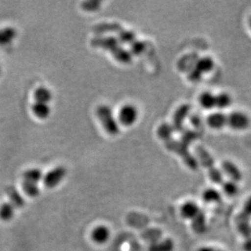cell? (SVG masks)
Listing matches in <instances>:
<instances>
[{
  "label": "cell",
  "mask_w": 251,
  "mask_h": 251,
  "mask_svg": "<svg viewBox=\"0 0 251 251\" xmlns=\"http://www.w3.org/2000/svg\"><path fill=\"white\" fill-rule=\"evenodd\" d=\"M206 123L211 128L220 129L227 126V116L223 112H214L209 115Z\"/></svg>",
  "instance_id": "13"
},
{
  "label": "cell",
  "mask_w": 251,
  "mask_h": 251,
  "mask_svg": "<svg viewBox=\"0 0 251 251\" xmlns=\"http://www.w3.org/2000/svg\"><path fill=\"white\" fill-rule=\"evenodd\" d=\"M102 2L99 0H88L81 3V7L87 12H95L101 7Z\"/></svg>",
  "instance_id": "31"
},
{
  "label": "cell",
  "mask_w": 251,
  "mask_h": 251,
  "mask_svg": "<svg viewBox=\"0 0 251 251\" xmlns=\"http://www.w3.org/2000/svg\"><path fill=\"white\" fill-rule=\"evenodd\" d=\"M201 211L198 204L194 201H187L181 206L180 214L184 218L192 221L193 219L195 218Z\"/></svg>",
  "instance_id": "15"
},
{
  "label": "cell",
  "mask_w": 251,
  "mask_h": 251,
  "mask_svg": "<svg viewBox=\"0 0 251 251\" xmlns=\"http://www.w3.org/2000/svg\"><path fill=\"white\" fill-rule=\"evenodd\" d=\"M227 126L234 130H245L251 126V119L244 112H232L227 116Z\"/></svg>",
  "instance_id": "7"
},
{
  "label": "cell",
  "mask_w": 251,
  "mask_h": 251,
  "mask_svg": "<svg viewBox=\"0 0 251 251\" xmlns=\"http://www.w3.org/2000/svg\"><path fill=\"white\" fill-rule=\"evenodd\" d=\"M199 251H223L221 250L216 249L213 247H202L201 249H199Z\"/></svg>",
  "instance_id": "36"
},
{
  "label": "cell",
  "mask_w": 251,
  "mask_h": 251,
  "mask_svg": "<svg viewBox=\"0 0 251 251\" xmlns=\"http://www.w3.org/2000/svg\"><path fill=\"white\" fill-rule=\"evenodd\" d=\"M190 107L189 104H183L176 111L173 116V127L174 130L183 131L184 122L185 119L189 116Z\"/></svg>",
  "instance_id": "10"
},
{
  "label": "cell",
  "mask_w": 251,
  "mask_h": 251,
  "mask_svg": "<svg viewBox=\"0 0 251 251\" xmlns=\"http://www.w3.org/2000/svg\"><path fill=\"white\" fill-rule=\"evenodd\" d=\"M96 113L98 118L107 133L111 135H117L120 133L118 120H116L114 116L113 111L109 106L101 105L98 107Z\"/></svg>",
  "instance_id": "2"
},
{
  "label": "cell",
  "mask_w": 251,
  "mask_h": 251,
  "mask_svg": "<svg viewBox=\"0 0 251 251\" xmlns=\"http://www.w3.org/2000/svg\"><path fill=\"white\" fill-rule=\"evenodd\" d=\"M147 46L142 41L135 40L133 43H131L130 51L132 55H139L144 51Z\"/></svg>",
  "instance_id": "32"
},
{
  "label": "cell",
  "mask_w": 251,
  "mask_h": 251,
  "mask_svg": "<svg viewBox=\"0 0 251 251\" xmlns=\"http://www.w3.org/2000/svg\"><path fill=\"white\" fill-rule=\"evenodd\" d=\"M250 27H251V20H250Z\"/></svg>",
  "instance_id": "38"
},
{
  "label": "cell",
  "mask_w": 251,
  "mask_h": 251,
  "mask_svg": "<svg viewBox=\"0 0 251 251\" xmlns=\"http://www.w3.org/2000/svg\"><path fill=\"white\" fill-rule=\"evenodd\" d=\"M202 199L206 203H218L221 201V193L215 189L209 188L202 194Z\"/></svg>",
  "instance_id": "24"
},
{
  "label": "cell",
  "mask_w": 251,
  "mask_h": 251,
  "mask_svg": "<svg viewBox=\"0 0 251 251\" xmlns=\"http://www.w3.org/2000/svg\"><path fill=\"white\" fill-rule=\"evenodd\" d=\"M17 31L12 27L0 28V47L12 43L17 38Z\"/></svg>",
  "instance_id": "16"
},
{
  "label": "cell",
  "mask_w": 251,
  "mask_h": 251,
  "mask_svg": "<svg viewBox=\"0 0 251 251\" xmlns=\"http://www.w3.org/2000/svg\"><path fill=\"white\" fill-rule=\"evenodd\" d=\"M32 110L33 114L39 119H47L50 116V107L48 103L35 102L33 103Z\"/></svg>",
  "instance_id": "20"
},
{
  "label": "cell",
  "mask_w": 251,
  "mask_h": 251,
  "mask_svg": "<svg viewBox=\"0 0 251 251\" xmlns=\"http://www.w3.org/2000/svg\"><path fill=\"white\" fill-rule=\"evenodd\" d=\"M111 53L117 61L122 63V64L130 63L132 57H133L129 50H126V48H124L121 46H119L118 48H116Z\"/></svg>",
  "instance_id": "19"
},
{
  "label": "cell",
  "mask_w": 251,
  "mask_h": 251,
  "mask_svg": "<svg viewBox=\"0 0 251 251\" xmlns=\"http://www.w3.org/2000/svg\"><path fill=\"white\" fill-rule=\"evenodd\" d=\"M191 123H192L193 126L199 127V126L201 125V119L198 116H192V118H191Z\"/></svg>",
  "instance_id": "34"
},
{
  "label": "cell",
  "mask_w": 251,
  "mask_h": 251,
  "mask_svg": "<svg viewBox=\"0 0 251 251\" xmlns=\"http://www.w3.org/2000/svg\"><path fill=\"white\" fill-rule=\"evenodd\" d=\"M23 190L28 196L30 197L38 196L39 194V188H38V184H36V183L23 181Z\"/></svg>",
  "instance_id": "30"
},
{
  "label": "cell",
  "mask_w": 251,
  "mask_h": 251,
  "mask_svg": "<svg viewBox=\"0 0 251 251\" xmlns=\"http://www.w3.org/2000/svg\"><path fill=\"white\" fill-rule=\"evenodd\" d=\"M222 169L224 173L235 182H238L242 179V171L240 170L239 168L232 161L229 160H225L222 164Z\"/></svg>",
  "instance_id": "12"
},
{
  "label": "cell",
  "mask_w": 251,
  "mask_h": 251,
  "mask_svg": "<svg viewBox=\"0 0 251 251\" xmlns=\"http://www.w3.org/2000/svg\"><path fill=\"white\" fill-rule=\"evenodd\" d=\"M173 249H174V242L169 238H167L151 245L148 251H173Z\"/></svg>",
  "instance_id": "23"
},
{
  "label": "cell",
  "mask_w": 251,
  "mask_h": 251,
  "mask_svg": "<svg viewBox=\"0 0 251 251\" xmlns=\"http://www.w3.org/2000/svg\"><path fill=\"white\" fill-rule=\"evenodd\" d=\"M66 174V168L64 167H57L43 176V181L47 187L54 188L59 185V183L64 180Z\"/></svg>",
  "instance_id": "9"
},
{
  "label": "cell",
  "mask_w": 251,
  "mask_h": 251,
  "mask_svg": "<svg viewBox=\"0 0 251 251\" xmlns=\"http://www.w3.org/2000/svg\"><path fill=\"white\" fill-rule=\"evenodd\" d=\"M173 131H174V128H173V126H171L169 124H163L158 128V136L160 139L168 142L172 138Z\"/></svg>",
  "instance_id": "27"
},
{
  "label": "cell",
  "mask_w": 251,
  "mask_h": 251,
  "mask_svg": "<svg viewBox=\"0 0 251 251\" xmlns=\"http://www.w3.org/2000/svg\"><path fill=\"white\" fill-rule=\"evenodd\" d=\"M222 189H223L225 195L229 197L236 196L238 193V186H237V182H235L233 180L224 181L222 183Z\"/></svg>",
  "instance_id": "29"
},
{
  "label": "cell",
  "mask_w": 251,
  "mask_h": 251,
  "mask_svg": "<svg viewBox=\"0 0 251 251\" xmlns=\"http://www.w3.org/2000/svg\"><path fill=\"white\" fill-rule=\"evenodd\" d=\"M193 230L196 233L202 234L206 231V219L203 211H201L199 212L195 218L193 219L192 221Z\"/></svg>",
  "instance_id": "18"
},
{
  "label": "cell",
  "mask_w": 251,
  "mask_h": 251,
  "mask_svg": "<svg viewBox=\"0 0 251 251\" xmlns=\"http://www.w3.org/2000/svg\"><path fill=\"white\" fill-rule=\"evenodd\" d=\"M52 93L49 89L46 87H39L34 92V99L36 102L48 103L52 100Z\"/></svg>",
  "instance_id": "21"
},
{
  "label": "cell",
  "mask_w": 251,
  "mask_h": 251,
  "mask_svg": "<svg viewBox=\"0 0 251 251\" xmlns=\"http://www.w3.org/2000/svg\"><path fill=\"white\" fill-rule=\"evenodd\" d=\"M43 178V173L40 169L38 168H32L25 171L23 173V179L24 181H28V182L36 183L38 184Z\"/></svg>",
  "instance_id": "22"
},
{
  "label": "cell",
  "mask_w": 251,
  "mask_h": 251,
  "mask_svg": "<svg viewBox=\"0 0 251 251\" xmlns=\"http://www.w3.org/2000/svg\"><path fill=\"white\" fill-rule=\"evenodd\" d=\"M167 147L170 151L175 152L178 155L181 157L183 161L190 169L196 170L199 168V164L197 159L188 151L187 146L182 142H176V141H168L167 142Z\"/></svg>",
  "instance_id": "4"
},
{
  "label": "cell",
  "mask_w": 251,
  "mask_h": 251,
  "mask_svg": "<svg viewBox=\"0 0 251 251\" xmlns=\"http://www.w3.org/2000/svg\"><path fill=\"white\" fill-rule=\"evenodd\" d=\"M139 112L135 106L126 104L121 107L118 114V122L122 126L130 127L138 121Z\"/></svg>",
  "instance_id": "6"
},
{
  "label": "cell",
  "mask_w": 251,
  "mask_h": 251,
  "mask_svg": "<svg viewBox=\"0 0 251 251\" xmlns=\"http://www.w3.org/2000/svg\"><path fill=\"white\" fill-rule=\"evenodd\" d=\"M195 69L189 74V79L193 82H198L203 74L210 73L214 69L215 62L211 57H202L195 62Z\"/></svg>",
  "instance_id": "5"
},
{
  "label": "cell",
  "mask_w": 251,
  "mask_h": 251,
  "mask_svg": "<svg viewBox=\"0 0 251 251\" xmlns=\"http://www.w3.org/2000/svg\"><path fill=\"white\" fill-rule=\"evenodd\" d=\"M199 103L204 109H213L214 107H216V95L210 91L201 93L199 96Z\"/></svg>",
  "instance_id": "17"
},
{
  "label": "cell",
  "mask_w": 251,
  "mask_h": 251,
  "mask_svg": "<svg viewBox=\"0 0 251 251\" xmlns=\"http://www.w3.org/2000/svg\"><path fill=\"white\" fill-rule=\"evenodd\" d=\"M15 208L10 202H5L0 206V218L2 221H9L14 217Z\"/></svg>",
  "instance_id": "25"
},
{
  "label": "cell",
  "mask_w": 251,
  "mask_h": 251,
  "mask_svg": "<svg viewBox=\"0 0 251 251\" xmlns=\"http://www.w3.org/2000/svg\"><path fill=\"white\" fill-rule=\"evenodd\" d=\"M117 34H118L117 39L121 44H131L136 40L134 33L132 31L126 30L125 28L120 31Z\"/></svg>",
  "instance_id": "28"
},
{
  "label": "cell",
  "mask_w": 251,
  "mask_h": 251,
  "mask_svg": "<svg viewBox=\"0 0 251 251\" xmlns=\"http://www.w3.org/2000/svg\"><path fill=\"white\" fill-rule=\"evenodd\" d=\"M1 74H2V69H1V67H0V76H1Z\"/></svg>",
  "instance_id": "37"
},
{
  "label": "cell",
  "mask_w": 251,
  "mask_h": 251,
  "mask_svg": "<svg viewBox=\"0 0 251 251\" xmlns=\"http://www.w3.org/2000/svg\"><path fill=\"white\" fill-rule=\"evenodd\" d=\"M243 249L245 251H251V237L245 242Z\"/></svg>",
  "instance_id": "35"
},
{
  "label": "cell",
  "mask_w": 251,
  "mask_h": 251,
  "mask_svg": "<svg viewBox=\"0 0 251 251\" xmlns=\"http://www.w3.org/2000/svg\"><path fill=\"white\" fill-rule=\"evenodd\" d=\"M196 154L201 165L208 170L209 176L211 180L217 185L222 184L224 182L223 174L220 169L216 168L211 154L202 147H197Z\"/></svg>",
  "instance_id": "1"
},
{
  "label": "cell",
  "mask_w": 251,
  "mask_h": 251,
  "mask_svg": "<svg viewBox=\"0 0 251 251\" xmlns=\"http://www.w3.org/2000/svg\"><path fill=\"white\" fill-rule=\"evenodd\" d=\"M182 132V142H181L186 145V146L190 144V142H192V141H195L198 137V134L194 131L183 130Z\"/></svg>",
  "instance_id": "33"
},
{
  "label": "cell",
  "mask_w": 251,
  "mask_h": 251,
  "mask_svg": "<svg viewBox=\"0 0 251 251\" xmlns=\"http://www.w3.org/2000/svg\"><path fill=\"white\" fill-rule=\"evenodd\" d=\"M123 27L116 22H104L96 25L93 28V30L95 33L103 34V33H118L120 31L123 29Z\"/></svg>",
  "instance_id": "14"
},
{
  "label": "cell",
  "mask_w": 251,
  "mask_h": 251,
  "mask_svg": "<svg viewBox=\"0 0 251 251\" xmlns=\"http://www.w3.org/2000/svg\"><path fill=\"white\" fill-rule=\"evenodd\" d=\"M251 196L245 202L242 211L236 219L237 230L243 237H251Z\"/></svg>",
  "instance_id": "3"
},
{
  "label": "cell",
  "mask_w": 251,
  "mask_h": 251,
  "mask_svg": "<svg viewBox=\"0 0 251 251\" xmlns=\"http://www.w3.org/2000/svg\"><path fill=\"white\" fill-rule=\"evenodd\" d=\"M111 236L110 229L105 225H98L91 232V238L93 242L98 245H103L107 243Z\"/></svg>",
  "instance_id": "11"
},
{
  "label": "cell",
  "mask_w": 251,
  "mask_h": 251,
  "mask_svg": "<svg viewBox=\"0 0 251 251\" xmlns=\"http://www.w3.org/2000/svg\"><path fill=\"white\" fill-rule=\"evenodd\" d=\"M90 43L94 48H101L103 50H109L111 52L121 46L117 38L114 36H99L93 38Z\"/></svg>",
  "instance_id": "8"
},
{
  "label": "cell",
  "mask_w": 251,
  "mask_h": 251,
  "mask_svg": "<svg viewBox=\"0 0 251 251\" xmlns=\"http://www.w3.org/2000/svg\"><path fill=\"white\" fill-rule=\"evenodd\" d=\"M232 101V98L227 93H221L216 95V107L219 109H225V108L230 107Z\"/></svg>",
  "instance_id": "26"
}]
</instances>
